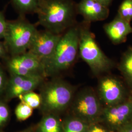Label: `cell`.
I'll use <instances>...</instances> for the list:
<instances>
[{
    "mask_svg": "<svg viewBox=\"0 0 132 132\" xmlns=\"http://www.w3.org/2000/svg\"><path fill=\"white\" fill-rule=\"evenodd\" d=\"M77 4L73 0H40L36 13L46 30L62 34L77 24Z\"/></svg>",
    "mask_w": 132,
    "mask_h": 132,
    "instance_id": "6da1fadb",
    "label": "cell"
},
{
    "mask_svg": "<svg viewBox=\"0 0 132 132\" xmlns=\"http://www.w3.org/2000/svg\"><path fill=\"white\" fill-rule=\"evenodd\" d=\"M79 33L76 24L62 34L52 55L42 62L45 77L56 75L74 64L79 55Z\"/></svg>",
    "mask_w": 132,
    "mask_h": 132,
    "instance_id": "7a4b0ae2",
    "label": "cell"
},
{
    "mask_svg": "<svg viewBox=\"0 0 132 132\" xmlns=\"http://www.w3.org/2000/svg\"><path fill=\"white\" fill-rule=\"evenodd\" d=\"M90 23L86 21L79 24L78 55L94 76H100L108 73L114 68L116 63L99 47L90 30Z\"/></svg>",
    "mask_w": 132,
    "mask_h": 132,
    "instance_id": "3957f363",
    "label": "cell"
},
{
    "mask_svg": "<svg viewBox=\"0 0 132 132\" xmlns=\"http://www.w3.org/2000/svg\"><path fill=\"white\" fill-rule=\"evenodd\" d=\"M38 30L33 24L20 15L18 19L7 21L4 43L9 55L27 52Z\"/></svg>",
    "mask_w": 132,
    "mask_h": 132,
    "instance_id": "277c9868",
    "label": "cell"
},
{
    "mask_svg": "<svg viewBox=\"0 0 132 132\" xmlns=\"http://www.w3.org/2000/svg\"><path fill=\"white\" fill-rule=\"evenodd\" d=\"M75 88L61 79H53L43 86L40 93L44 110L56 112L64 110L71 104Z\"/></svg>",
    "mask_w": 132,
    "mask_h": 132,
    "instance_id": "5b68a950",
    "label": "cell"
},
{
    "mask_svg": "<svg viewBox=\"0 0 132 132\" xmlns=\"http://www.w3.org/2000/svg\"><path fill=\"white\" fill-rule=\"evenodd\" d=\"M103 108L97 92L88 88L76 95L72 110L75 117L90 124L100 121Z\"/></svg>",
    "mask_w": 132,
    "mask_h": 132,
    "instance_id": "8992f818",
    "label": "cell"
},
{
    "mask_svg": "<svg viewBox=\"0 0 132 132\" xmlns=\"http://www.w3.org/2000/svg\"><path fill=\"white\" fill-rule=\"evenodd\" d=\"M96 92L104 107L121 103L130 95L121 80L109 74L100 77Z\"/></svg>",
    "mask_w": 132,
    "mask_h": 132,
    "instance_id": "52a82bcc",
    "label": "cell"
},
{
    "mask_svg": "<svg viewBox=\"0 0 132 132\" xmlns=\"http://www.w3.org/2000/svg\"><path fill=\"white\" fill-rule=\"evenodd\" d=\"M2 60L10 75L44 76L42 62L28 52L15 55H8Z\"/></svg>",
    "mask_w": 132,
    "mask_h": 132,
    "instance_id": "ba28073f",
    "label": "cell"
},
{
    "mask_svg": "<svg viewBox=\"0 0 132 132\" xmlns=\"http://www.w3.org/2000/svg\"><path fill=\"white\" fill-rule=\"evenodd\" d=\"M99 121L113 132L132 122V94L121 103L104 107Z\"/></svg>",
    "mask_w": 132,
    "mask_h": 132,
    "instance_id": "9c48e42d",
    "label": "cell"
},
{
    "mask_svg": "<svg viewBox=\"0 0 132 132\" xmlns=\"http://www.w3.org/2000/svg\"><path fill=\"white\" fill-rule=\"evenodd\" d=\"M44 77L42 75L28 76L10 75L4 92L5 99L10 100L33 91L42 85Z\"/></svg>",
    "mask_w": 132,
    "mask_h": 132,
    "instance_id": "30bf717a",
    "label": "cell"
},
{
    "mask_svg": "<svg viewBox=\"0 0 132 132\" xmlns=\"http://www.w3.org/2000/svg\"><path fill=\"white\" fill-rule=\"evenodd\" d=\"M62 34L53 33L46 29L38 30L27 52L38 58L42 62L46 60L54 52Z\"/></svg>",
    "mask_w": 132,
    "mask_h": 132,
    "instance_id": "8fae6325",
    "label": "cell"
},
{
    "mask_svg": "<svg viewBox=\"0 0 132 132\" xmlns=\"http://www.w3.org/2000/svg\"><path fill=\"white\" fill-rule=\"evenodd\" d=\"M76 8L77 14L83 17L84 21L89 23L104 21L110 14L109 7L94 0H80Z\"/></svg>",
    "mask_w": 132,
    "mask_h": 132,
    "instance_id": "7c38bea8",
    "label": "cell"
},
{
    "mask_svg": "<svg viewBox=\"0 0 132 132\" xmlns=\"http://www.w3.org/2000/svg\"><path fill=\"white\" fill-rule=\"evenodd\" d=\"M103 29L109 39L116 45L125 42L128 36L132 33L130 23L122 18L118 13L112 21L104 24Z\"/></svg>",
    "mask_w": 132,
    "mask_h": 132,
    "instance_id": "4fadbf2b",
    "label": "cell"
},
{
    "mask_svg": "<svg viewBox=\"0 0 132 132\" xmlns=\"http://www.w3.org/2000/svg\"><path fill=\"white\" fill-rule=\"evenodd\" d=\"M118 68L128 87L132 90V47H128L123 53Z\"/></svg>",
    "mask_w": 132,
    "mask_h": 132,
    "instance_id": "5bb4252c",
    "label": "cell"
},
{
    "mask_svg": "<svg viewBox=\"0 0 132 132\" xmlns=\"http://www.w3.org/2000/svg\"><path fill=\"white\" fill-rule=\"evenodd\" d=\"M40 0H10L14 9L21 16L36 13Z\"/></svg>",
    "mask_w": 132,
    "mask_h": 132,
    "instance_id": "9a60e30c",
    "label": "cell"
},
{
    "mask_svg": "<svg viewBox=\"0 0 132 132\" xmlns=\"http://www.w3.org/2000/svg\"><path fill=\"white\" fill-rule=\"evenodd\" d=\"M38 132H63V126L55 117L48 115L41 121L38 127Z\"/></svg>",
    "mask_w": 132,
    "mask_h": 132,
    "instance_id": "2e32d148",
    "label": "cell"
},
{
    "mask_svg": "<svg viewBox=\"0 0 132 132\" xmlns=\"http://www.w3.org/2000/svg\"><path fill=\"white\" fill-rule=\"evenodd\" d=\"M89 124L76 117L69 119L63 125V132H88Z\"/></svg>",
    "mask_w": 132,
    "mask_h": 132,
    "instance_id": "e0dca14e",
    "label": "cell"
},
{
    "mask_svg": "<svg viewBox=\"0 0 132 132\" xmlns=\"http://www.w3.org/2000/svg\"><path fill=\"white\" fill-rule=\"evenodd\" d=\"M19 98L21 102L27 104L33 109L38 108L41 105L42 100L40 95L34 93L33 91L22 94L19 96Z\"/></svg>",
    "mask_w": 132,
    "mask_h": 132,
    "instance_id": "ac0fdd59",
    "label": "cell"
},
{
    "mask_svg": "<svg viewBox=\"0 0 132 132\" xmlns=\"http://www.w3.org/2000/svg\"><path fill=\"white\" fill-rule=\"evenodd\" d=\"M117 13L122 18L131 23L132 21V0H123Z\"/></svg>",
    "mask_w": 132,
    "mask_h": 132,
    "instance_id": "d6986e66",
    "label": "cell"
},
{
    "mask_svg": "<svg viewBox=\"0 0 132 132\" xmlns=\"http://www.w3.org/2000/svg\"><path fill=\"white\" fill-rule=\"evenodd\" d=\"M33 109L27 104L21 102L15 109V115L17 119L24 121L29 118L32 114Z\"/></svg>",
    "mask_w": 132,
    "mask_h": 132,
    "instance_id": "ffe728a7",
    "label": "cell"
},
{
    "mask_svg": "<svg viewBox=\"0 0 132 132\" xmlns=\"http://www.w3.org/2000/svg\"><path fill=\"white\" fill-rule=\"evenodd\" d=\"M9 109L4 101L0 100V128L4 126L10 119Z\"/></svg>",
    "mask_w": 132,
    "mask_h": 132,
    "instance_id": "44dd1931",
    "label": "cell"
},
{
    "mask_svg": "<svg viewBox=\"0 0 132 132\" xmlns=\"http://www.w3.org/2000/svg\"><path fill=\"white\" fill-rule=\"evenodd\" d=\"M88 132H113L100 121L89 124Z\"/></svg>",
    "mask_w": 132,
    "mask_h": 132,
    "instance_id": "7402d4cb",
    "label": "cell"
},
{
    "mask_svg": "<svg viewBox=\"0 0 132 132\" xmlns=\"http://www.w3.org/2000/svg\"><path fill=\"white\" fill-rule=\"evenodd\" d=\"M8 78L5 73L4 67L0 64V94L4 93Z\"/></svg>",
    "mask_w": 132,
    "mask_h": 132,
    "instance_id": "603a6c76",
    "label": "cell"
},
{
    "mask_svg": "<svg viewBox=\"0 0 132 132\" xmlns=\"http://www.w3.org/2000/svg\"><path fill=\"white\" fill-rule=\"evenodd\" d=\"M7 21L5 19L4 12L0 11V40L4 39L7 28Z\"/></svg>",
    "mask_w": 132,
    "mask_h": 132,
    "instance_id": "cb8c5ba5",
    "label": "cell"
},
{
    "mask_svg": "<svg viewBox=\"0 0 132 132\" xmlns=\"http://www.w3.org/2000/svg\"><path fill=\"white\" fill-rule=\"evenodd\" d=\"M9 55L4 42L0 40V59H3Z\"/></svg>",
    "mask_w": 132,
    "mask_h": 132,
    "instance_id": "d4e9b609",
    "label": "cell"
},
{
    "mask_svg": "<svg viewBox=\"0 0 132 132\" xmlns=\"http://www.w3.org/2000/svg\"><path fill=\"white\" fill-rule=\"evenodd\" d=\"M116 132H132V122L121 128Z\"/></svg>",
    "mask_w": 132,
    "mask_h": 132,
    "instance_id": "484cf974",
    "label": "cell"
},
{
    "mask_svg": "<svg viewBox=\"0 0 132 132\" xmlns=\"http://www.w3.org/2000/svg\"><path fill=\"white\" fill-rule=\"evenodd\" d=\"M94 1L107 7H109V6L111 5L112 3L114 1V0H94Z\"/></svg>",
    "mask_w": 132,
    "mask_h": 132,
    "instance_id": "4316f807",
    "label": "cell"
},
{
    "mask_svg": "<svg viewBox=\"0 0 132 132\" xmlns=\"http://www.w3.org/2000/svg\"><path fill=\"white\" fill-rule=\"evenodd\" d=\"M33 132L32 131V130H30V129H27V130H24L23 131H20V132Z\"/></svg>",
    "mask_w": 132,
    "mask_h": 132,
    "instance_id": "83f0119b",
    "label": "cell"
}]
</instances>
